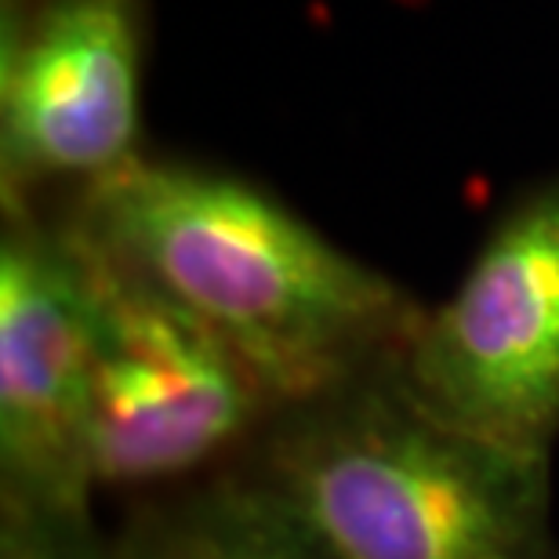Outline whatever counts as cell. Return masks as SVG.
<instances>
[{"label": "cell", "mask_w": 559, "mask_h": 559, "mask_svg": "<svg viewBox=\"0 0 559 559\" xmlns=\"http://www.w3.org/2000/svg\"><path fill=\"white\" fill-rule=\"evenodd\" d=\"M87 240L248 367L276 407L400 360L425 306L251 178L139 156L70 193Z\"/></svg>", "instance_id": "cell-1"}, {"label": "cell", "mask_w": 559, "mask_h": 559, "mask_svg": "<svg viewBox=\"0 0 559 559\" xmlns=\"http://www.w3.org/2000/svg\"><path fill=\"white\" fill-rule=\"evenodd\" d=\"M233 468L328 559H559L552 462L436 418L396 364L280 407Z\"/></svg>", "instance_id": "cell-2"}, {"label": "cell", "mask_w": 559, "mask_h": 559, "mask_svg": "<svg viewBox=\"0 0 559 559\" xmlns=\"http://www.w3.org/2000/svg\"><path fill=\"white\" fill-rule=\"evenodd\" d=\"M73 233L95 284L92 454L98 490L142 498L233 468L273 421L276 400L200 323L76 226Z\"/></svg>", "instance_id": "cell-3"}, {"label": "cell", "mask_w": 559, "mask_h": 559, "mask_svg": "<svg viewBox=\"0 0 559 559\" xmlns=\"http://www.w3.org/2000/svg\"><path fill=\"white\" fill-rule=\"evenodd\" d=\"M436 418L552 462L559 440V175L501 211L457 287L425 309L396 360Z\"/></svg>", "instance_id": "cell-4"}, {"label": "cell", "mask_w": 559, "mask_h": 559, "mask_svg": "<svg viewBox=\"0 0 559 559\" xmlns=\"http://www.w3.org/2000/svg\"><path fill=\"white\" fill-rule=\"evenodd\" d=\"M95 284L81 237L40 204L0 233V506L92 509Z\"/></svg>", "instance_id": "cell-5"}, {"label": "cell", "mask_w": 559, "mask_h": 559, "mask_svg": "<svg viewBox=\"0 0 559 559\" xmlns=\"http://www.w3.org/2000/svg\"><path fill=\"white\" fill-rule=\"evenodd\" d=\"M145 0H4L0 197L40 204L139 160Z\"/></svg>", "instance_id": "cell-6"}, {"label": "cell", "mask_w": 559, "mask_h": 559, "mask_svg": "<svg viewBox=\"0 0 559 559\" xmlns=\"http://www.w3.org/2000/svg\"><path fill=\"white\" fill-rule=\"evenodd\" d=\"M114 549L117 559H328L237 468L135 498Z\"/></svg>", "instance_id": "cell-7"}, {"label": "cell", "mask_w": 559, "mask_h": 559, "mask_svg": "<svg viewBox=\"0 0 559 559\" xmlns=\"http://www.w3.org/2000/svg\"><path fill=\"white\" fill-rule=\"evenodd\" d=\"M0 559H117L92 509L0 506Z\"/></svg>", "instance_id": "cell-8"}]
</instances>
